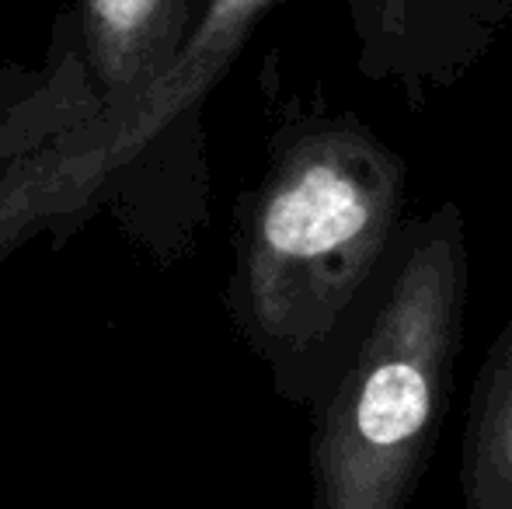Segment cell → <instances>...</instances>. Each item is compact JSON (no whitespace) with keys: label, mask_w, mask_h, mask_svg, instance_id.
I'll return each mask as SVG.
<instances>
[{"label":"cell","mask_w":512,"mask_h":509,"mask_svg":"<svg viewBox=\"0 0 512 509\" xmlns=\"http://www.w3.org/2000/svg\"><path fill=\"white\" fill-rule=\"evenodd\" d=\"M460 496L464 509H512V311L467 394Z\"/></svg>","instance_id":"5b68a950"},{"label":"cell","mask_w":512,"mask_h":509,"mask_svg":"<svg viewBox=\"0 0 512 509\" xmlns=\"http://www.w3.org/2000/svg\"><path fill=\"white\" fill-rule=\"evenodd\" d=\"M467 227L453 199L411 217L310 426V506L408 509L436 454L467 318Z\"/></svg>","instance_id":"7a4b0ae2"},{"label":"cell","mask_w":512,"mask_h":509,"mask_svg":"<svg viewBox=\"0 0 512 509\" xmlns=\"http://www.w3.org/2000/svg\"><path fill=\"white\" fill-rule=\"evenodd\" d=\"M206 0H74L39 67H0V161L126 116L175 63Z\"/></svg>","instance_id":"3957f363"},{"label":"cell","mask_w":512,"mask_h":509,"mask_svg":"<svg viewBox=\"0 0 512 509\" xmlns=\"http://www.w3.org/2000/svg\"><path fill=\"white\" fill-rule=\"evenodd\" d=\"M408 227V164L356 112L290 109L237 203L227 311L272 391L314 408Z\"/></svg>","instance_id":"6da1fadb"},{"label":"cell","mask_w":512,"mask_h":509,"mask_svg":"<svg viewBox=\"0 0 512 509\" xmlns=\"http://www.w3.org/2000/svg\"><path fill=\"white\" fill-rule=\"evenodd\" d=\"M359 74L401 91L411 112L457 88L512 18V0H345Z\"/></svg>","instance_id":"277c9868"}]
</instances>
